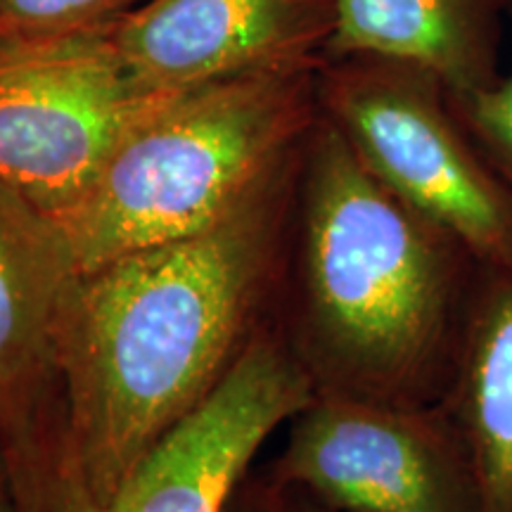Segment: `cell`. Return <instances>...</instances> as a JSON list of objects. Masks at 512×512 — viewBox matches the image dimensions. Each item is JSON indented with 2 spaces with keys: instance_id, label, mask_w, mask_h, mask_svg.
<instances>
[{
  "instance_id": "obj_2",
  "label": "cell",
  "mask_w": 512,
  "mask_h": 512,
  "mask_svg": "<svg viewBox=\"0 0 512 512\" xmlns=\"http://www.w3.org/2000/svg\"><path fill=\"white\" fill-rule=\"evenodd\" d=\"M484 266L320 112L299 181L292 342L316 394L441 406Z\"/></svg>"
},
{
  "instance_id": "obj_1",
  "label": "cell",
  "mask_w": 512,
  "mask_h": 512,
  "mask_svg": "<svg viewBox=\"0 0 512 512\" xmlns=\"http://www.w3.org/2000/svg\"><path fill=\"white\" fill-rule=\"evenodd\" d=\"M302 164L304 155L216 226L69 283L55 384L64 444L98 503L209 399L245 349L242 332L297 211Z\"/></svg>"
},
{
  "instance_id": "obj_8",
  "label": "cell",
  "mask_w": 512,
  "mask_h": 512,
  "mask_svg": "<svg viewBox=\"0 0 512 512\" xmlns=\"http://www.w3.org/2000/svg\"><path fill=\"white\" fill-rule=\"evenodd\" d=\"M332 0H145L112 24L143 91L181 93L249 72L323 67Z\"/></svg>"
},
{
  "instance_id": "obj_11",
  "label": "cell",
  "mask_w": 512,
  "mask_h": 512,
  "mask_svg": "<svg viewBox=\"0 0 512 512\" xmlns=\"http://www.w3.org/2000/svg\"><path fill=\"white\" fill-rule=\"evenodd\" d=\"M441 406L470 453L482 512H512V271L484 266Z\"/></svg>"
},
{
  "instance_id": "obj_9",
  "label": "cell",
  "mask_w": 512,
  "mask_h": 512,
  "mask_svg": "<svg viewBox=\"0 0 512 512\" xmlns=\"http://www.w3.org/2000/svg\"><path fill=\"white\" fill-rule=\"evenodd\" d=\"M512 0H332L325 60L380 57L425 69L451 95L501 79L503 17Z\"/></svg>"
},
{
  "instance_id": "obj_12",
  "label": "cell",
  "mask_w": 512,
  "mask_h": 512,
  "mask_svg": "<svg viewBox=\"0 0 512 512\" xmlns=\"http://www.w3.org/2000/svg\"><path fill=\"white\" fill-rule=\"evenodd\" d=\"M145 0H0V41L110 27Z\"/></svg>"
},
{
  "instance_id": "obj_14",
  "label": "cell",
  "mask_w": 512,
  "mask_h": 512,
  "mask_svg": "<svg viewBox=\"0 0 512 512\" xmlns=\"http://www.w3.org/2000/svg\"><path fill=\"white\" fill-rule=\"evenodd\" d=\"M0 512H15V501H12L10 470H8V460H5L3 446H0Z\"/></svg>"
},
{
  "instance_id": "obj_15",
  "label": "cell",
  "mask_w": 512,
  "mask_h": 512,
  "mask_svg": "<svg viewBox=\"0 0 512 512\" xmlns=\"http://www.w3.org/2000/svg\"><path fill=\"white\" fill-rule=\"evenodd\" d=\"M294 512H330V510H325V508H299V510H294Z\"/></svg>"
},
{
  "instance_id": "obj_6",
  "label": "cell",
  "mask_w": 512,
  "mask_h": 512,
  "mask_svg": "<svg viewBox=\"0 0 512 512\" xmlns=\"http://www.w3.org/2000/svg\"><path fill=\"white\" fill-rule=\"evenodd\" d=\"M110 29L0 41V188L55 223L128 128L176 95L143 91Z\"/></svg>"
},
{
  "instance_id": "obj_13",
  "label": "cell",
  "mask_w": 512,
  "mask_h": 512,
  "mask_svg": "<svg viewBox=\"0 0 512 512\" xmlns=\"http://www.w3.org/2000/svg\"><path fill=\"white\" fill-rule=\"evenodd\" d=\"M453 110L512 188V69L494 86L451 95Z\"/></svg>"
},
{
  "instance_id": "obj_5",
  "label": "cell",
  "mask_w": 512,
  "mask_h": 512,
  "mask_svg": "<svg viewBox=\"0 0 512 512\" xmlns=\"http://www.w3.org/2000/svg\"><path fill=\"white\" fill-rule=\"evenodd\" d=\"M318 105L394 195L482 264L512 271V188L437 76L380 57L325 60Z\"/></svg>"
},
{
  "instance_id": "obj_3",
  "label": "cell",
  "mask_w": 512,
  "mask_h": 512,
  "mask_svg": "<svg viewBox=\"0 0 512 512\" xmlns=\"http://www.w3.org/2000/svg\"><path fill=\"white\" fill-rule=\"evenodd\" d=\"M320 67L228 76L171 95L114 145L57 221L76 273L202 233L302 159Z\"/></svg>"
},
{
  "instance_id": "obj_7",
  "label": "cell",
  "mask_w": 512,
  "mask_h": 512,
  "mask_svg": "<svg viewBox=\"0 0 512 512\" xmlns=\"http://www.w3.org/2000/svg\"><path fill=\"white\" fill-rule=\"evenodd\" d=\"M275 479L330 512H482L475 467L444 406L316 394L290 420Z\"/></svg>"
},
{
  "instance_id": "obj_4",
  "label": "cell",
  "mask_w": 512,
  "mask_h": 512,
  "mask_svg": "<svg viewBox=\"0 0 512 512\" xmlns=\"http://www.w3.org/2000/svg\"><path fill=\"white\" fill-rule=\"evenodd\" d=\"M313 399L316 387L292 347L252 339L209 399L152 448L114 498L98 503L64 444L53 375L0 408L15 512H228L256 451Z\"/></svg>"
},
{
  "instance_id": "obj_10",
  "label": "cell",
  "mask_w": 512,
  "mask_h": 512,
  "mask_svg": "<svg viewBox=\"0 0 512 512\" xmlns=\"http://www.w3.org/2000/svg\"><path fill=\"white\" fill-rule=\"evenodd\" d=\"M74 275L60 226L0 188V408L53 377L57 316Z\"/></svg>"
}]
</instances>
